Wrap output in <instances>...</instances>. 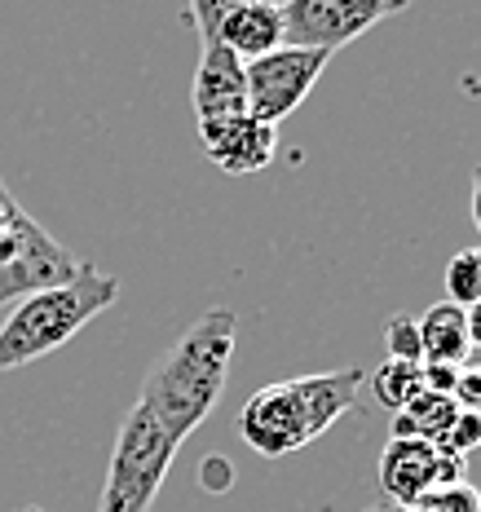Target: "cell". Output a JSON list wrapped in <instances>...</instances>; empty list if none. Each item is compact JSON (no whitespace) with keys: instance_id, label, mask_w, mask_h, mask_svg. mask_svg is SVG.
I'll return each mask as SVG.
<instances>
[{"instance_id":"cell-1","label":"cell","mask_w":481,"mask_h":512,"mask_svg":"<svg viewBox=\"0 0 481 512\" xmlns=\"http://www.w3.org/2000/svg\"><path fill=\"white\" fill-rule=\"evenodd\" d=\"M234 336H239V314L234 309H203L181 332L177 345L146 371L137 407L151 415L177 446L208 420L221 393H226Z\"/></svg>"},{"instance_id":"cell-2","label":"cell","mask_w":481,"mask_h":512,"mask_svg":"<svg viewBox=\"0 0 481 512\" xmlns=\"http://www.w3.org/2000/svg\"><path fill=\"white\" fill-rule=\"evenodd\" d=\"M362 380H367L362 367H340L265 384L243 402L239 437L265 460H283V455L318 442L345 411H354Z\"/></svg>"},{"instance_id":"cell-3","label":"cell","mask_w":481,"mask_h":512,"mask_svg":"<svg viewBox=\"0 0 481 512\" xmlns=\"http://www.w3.org/2000/svg\"><path fill=\"white\" fill-rule=\"evenodd\" d=\"M120 301V279L102 274L98 265L84 261L80 274L62 287L36 292L18 301L0 323V376L18 371L27 362H40L53 349H62L76 332L93 323L102 309Z\"/></svg>"},{"instance_id":"cell-4","label":"cell","mask_w":481,"mask_h":512,"mask_svg":"<svg viewBox=\"0 0 481 512\" xmlns=\"http://www.w3.org/2000/svg\"><path fill=\"white\" fill-rule=\"evenodd\" d=\"M0 309L27 301L36 292L62 287L80 274V256L62 248L53 234L40 226L31 212L9 195L5 177H0Z\"/></svg>"},{"instance_id":"cell-5","label":"cell","mask_w":481,"mask_h":512,"mask_svg":"<svg viewBox=\"0 0 481 512\" xmlns=\"http://www.w3.org/2000/svg\"><path fill=\"white\" fill-rule=\"evenodd\" d=\"M173 455L177 442L133 402V411L120 424V437H115L98 512H151L159 486H164L168 468H173Z\"/></svg>"},{"instance_id":"cell-6","label":"cell","mask_w":481,"mask_h":512,"mask_svg":"<svg viewBox=\"0 0 481 512\" xmlns=\"http://www.w3.org/2000/svg\"><path fill=\"white\" fill-rule=\"evenodd\" d=\"M406 0H287L283 5V45L336 53L367 36L376 23L402 14Z\"/></svg>"},{"instance_id":"cell-7","label":"cell","mask_w":481,"mask_h":512,"mask_svg":"<svg viewBox=\"0 0 481 512\" xmlns=\"http://www.w3.org/2000/svg\"><path fill=\"white\" fill-rule=\"evenodd\" d=\"M186 23L199 31V45H221L239 62L283 49V5L274 0H190Z\"/></svg>"},{"instance_id":"cell-8","label":"cell","mask_w":481,"mask_h":512,"mask_svg":"<svg viewBox=\"0 0 481 512\" xmlns=\"http://www.w3.org/2000/svg\"><path fill=\"white\" fill-rule=\"evenodd\" d=\"M327 62H331L327 53L292 49V45L265 53V58H256V62H243V71H248V115L279 128L287 115L309 98V89L318 84Z\"/></svg>"},{"instance_id":"cell-9","label":"cell","mask_w":481,"mask_h":512,"mask_svg":"<svg viewBox=\"0 0 481 512\" xmlns=\"http://www.w3.org/2000/svg\"><path fill=\"white\" fill-rule=\"evenodd\" d=\"M459 482H468V460H459V455L429 442H411V437H389L384 442V455H380L384 504L415 508L424 495Z\"/></svg>"},{"instance_id":"cell-10","label":"cell","mask_w":481,"mask_h":512,"mask_svg":"<svg viewBox=\"0 0 481 512\" xmlns=\"http://www.w3.org/2000/svg\"><path fill=\"white\" fill-rule=\"evenodd\" d=\"M199 142L208 164H217L226 177H252L279 155V128L252 120V115H226V120L199 124Z\"/></svg>"},{"instance_id":"cell-11","label":"cell","mask_w":481,"mask_h":512,"mask_svg":"<svg viewBox=\"0 0 481 512\" xmlns=\"http://www.w3.org/2000/svg\"><path fill=\"white\" fill-rule=\"evenodd\" d=\"M190 98H195L199 124L226 120V115H248V71H243V62L221 45H203Z\"/></svg>"},{"instance_id":"cell-12","label":"cell","mask_w":481,"mask_h":512,"mask_svg":"<svg viewBox=\"0 0 481 512\" xmlns=\"http://www.w3.org/2000/svg\"><path fill=\"white\" fill-rule=\"evenodd\" d=\"M420 354L424 362H446V367H464L468 354V323H464V309L451 301H437L429 305L420 318Z\"/></svg>"},{"instance_id":"cell-13","label":"cell","mask_w":481,"mask_h":512,"mask_svg":"<svg viewBox=\"0 0 481 512\" xmlns=\"http://www.w3.org/2000/svg\"><path fill=\"white\" fill-rule=\"evenodd\" d=\"M455 398H446V393H429L424 389L415 402H406V407L393 415L389 424V437H411V442H429V446H442L446 433H451L455 424Z\"/></svg>"},{"instance_id":"cell-14","label":"cell","mask_w":481,"mask_h":512,"mask_svg":"<svg viewBox=\"0 0 481 512\" xmlns=\"http://www.w3.org/2000/svg\"><path fill=\"white\" fill-rule=\"evenodd\" d=\"M371 393H376L380 407H389L398 415L406 402H415L424 393V362H398L384 358L376 371H371Z\"/></svg>"},{"instance_id":"cell-15","label":"cell","mask_w":481,"mask_h":512,"mask_svg":"<svg viewBox=\"0 0 481 512\" xmlns=\"http://www.w3.org/2000/svg\"><path fill=\"white\" fill-rule=\"evenodd\" d=\"M446 301L459 309L481 301V248H459L446 261Z\"/></svg>"},{"instance_id":"cell-16","label":"cell","mask_w":481,"mask_h":512,"mask_svg":"<svg viewBox=\"0 0 481 512\" xmlns=\"http://www.w3.org/2000/svg\"><path fill=\"white\" fill-rule=\"evenodd\" d=\"M384 349H389V358H398V362H424L420 327H415L411 314H393L389 323H384Z\"/></svg>"},{"instance_id":"cell-17","label":"cell","mask_w":481,"mask_h":512,"mask_svg":"<svg viewBox=\"0 0 481 512\" xmlns=\"http://www.w3.org/2000/svg\"><path fill=\"white\" fill-rule=\"evenodd\" d=\"M420 512H481V490L473 482H459V486H446V490H433V495H424Z\"/></svg>"},{"instance_id":"cell-18","label":"cell","mask_w":481,"mask_h":512,"mask_svg":"<svg viewBox=\"0 0 481 512\" xmlns=\"http://www.w3.org/2000/svg\"><path fill=\"white\" fill-rule=\"evenodd\" d=\"M477 446H481V411H459L455 424H451V433H446V442H442V451L468 460Z\"/></svg>"},{"instance_id":"cell-19","label":"cell","mask_w":481,"mask_h":512,"mask_svg":"<svg viewBox=\"0 0 481 512\" xmlns=\"http://www.w3.org/2000/svg\"><path fill=\"white\" fill-rule=\"evenodd\" d=\"M451 398L459 411H481V362H464V367H459Z\"/></svg>"},{"instance_id":"cell-20","label":"cell","mask_w":481,"mask_h":512,"mask_svg":"<svg viewBox=\"0 0 481 512\" xmlns=\"http://www.w3.org/2000/svg\"><path fill=\"white\" fill-rule=\"evenodd\" d=\"M464 323H468V354H481V301L464 309Z\"/></svg>"},{"instance_id":"cell-21","label":"cell","mask_w":481,"mask_h":512,"mask_svg":"<svg viewBox=\"0 0 481 512\" xmlns=\"http://www.w3.org/2000/svg\"><path fill=\"white\" fill-rule=\"evenodd\" d=\"M473 226L481 234V164L473 168Z\"/></svg>"},{"instance_id":"cell-22","label":"cell","mask_w":481,"mask_h":512,"mask_svg":"<svg viewBox=\"0 0 481 512\" xmlns=\"http://www.w3.org/2000/svg\"><path fill=\"white\" fill-rule=\"evenodd\" d=\"M367 512H420V508H398V504H376V508H367Z\"/></svg>"},{"instance_id":"cell-23","label":"cell","mask_w":481,"mask_h":512,"mask_svg":"<svg viewBox=\"0 0 481 512\" xmlns=\"http://www.w3.org/2000/svg\"><path fill=\"white\" fill-rule=\"evenodd\" d=\"M23 512H40V508H23Z\"/></svg>"},{"instance_id":"cell-24","label":"cell","mask_w":481,"mask_h":512,"mask_svg":"<svg viewBox=\"0 0 481 512\" xmlns=\"http://www.w3.org/2000/svg\"><path fill=\"white\" fill-rule=\"evenodd\" d=\"M0 230H5V226H0Z\"/></svg>"}]
</instances>
